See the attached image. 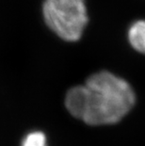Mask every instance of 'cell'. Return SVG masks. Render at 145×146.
I'll return each instance as SVG.
<instances>
[{"mask_svg":"<svg viewBox=\"0 0 145 146\" xmlns=\"http://www.w3.org/2000/svg\"><path fill=\"white\" fill-rule=\"evenodd\" d=\"M22 146H46V138L42 132H31L24 138Z\"/></svg>","mask_w":145,"mask_h":146,"instance_id":"4","label":"cell"},{"mask_svg":"<svg viewBox=\"0 0 145 146\" xmlns=\"http://www.w3.org/2000/svg\"><path fill=\"white\" fill-rule=\"evenodd\" d=\"M42 11L49 29L66 42L78 41L89 23L86 0H44Z\"/></svg>","mask_w":145,"mask_h":146,"instance_id":"2","label":"cell"},{"mask_svg":"<svg viewBox=\"0 0 145 146\" xmlns=\"http://www.w3.org/2000/svg\"><path fill=\"white\" fill-rule=\"evenodd\" d=\"M135 103L136 95L130 84L107 71L91 74L84 85L73 87L65 96L69 113L89 125L118 123Z\"/></svg>","mask_w":145,"mask_h":146,"instance_id":"1","label":"cell"},{"mask_svg":"<svg viewBox=\"0 0 145 146\" xmlns=\"http://www.w3.org/2000/svg\"><path fill=\"white\" fill-rule=\"evenodd\" d=\"M127 37L132 47L145 55V20L134 22L128 29Z\"/></svg>","mask_w":145,"mask_h":146,"instance_id":"3","label":"cell"}]
</instances>
